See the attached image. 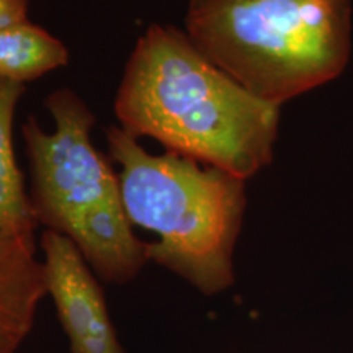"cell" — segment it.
<instances>
[{
  "label": "cell",
  "instance_id": "obj_1",
  "mask_svg": "<svg viewBox=\"0 0 353 353\" xmlns=\"http://www.w3.org/2000/svg\"><path fill=\"white\" fill-rule=\"evenodd\" d=\"M114 113L132 138L239 176L272 162L280 107L260 100L206 59L187 33L151 25L128 59Z\"/></svg>",
  "mask_w": 353,
  "mask_h": 353
},
{
  "label": "cell",
  "instance_id": "obj_2",
  "mask_svg": "<svg viewBox=\"0 0 353 353\" xmlns=\"http://www.w3.org/2000/svg\"><path fill=\"white\" fill-rule=\"evenodd\" d=\"M185 28L216 68L280 107L345 69L352 0H190Z\"/></svg>",
  "mask_w": 353,
  "mask_h": 353
},
{
  "label": "cell",
  "instance_id": "obj_3",
  "mask_svg": "<svg viewBox=\"0 0 353 353\" xmlns=\"http://www.w3.org/2000/svg\"><path fill=\"white\" fill-rule=\"evenodd\" d=\"M107 143L121 167L118 179L128 219L159 237L145 244L148 260L203 293L231 285L245 180L170 151L154 156L118 126L108 128Z\"/></svg>",
  "mask_w": 353,
  "mask_h": 353
},
{
  "label": "cell",
  "instance_id": "obj_4",
  "mask_svg": "<svg viewBox=\"0 0 353 353\" xmlns=\"http://www.w3.org/2000/svg\"><path fill=\"white\" fill-rule=\"evenodd\" d=\"M54 130L34 117L23 125L39 223L69 237L110 281H128L148 262L123 205L120 179L92 144L94 113L77 94L59 88L46 99Z\"/></svg>",
  "mask_w": 353,
  "mask_h": 353
},
{
  "label": "cell",
  "instance_id": "obj_5",
  "mask_svg": "<svg viewBox=\"0 0 353 353\" xmlns=\"http://www.w3.org/2000/svg\"><path fill=\"white\" fill-rule=\"evenodd\" d=\"M41 247L48 294L56 304L72 353H123L100 286L77 245L64 234L48 229Z\"/></svg>",
  "mask_w": 353,
  "mask_h": 353
},
{
  "label": "cell",
  "instance_id": "obj_6",
  "mask_svg": "<svg viewBox=\"0 0 353 353\" xmlns=\"http://www.w3.org/2000/svg\"><path fill=\"white\" fill-rule=\"evenodd\" d=\"M46 294L34 241L0 242V353H13L21 345Z\"/></svg>",
  "mask_w": 353,
  "mask_h": 353
},
{
  "label": "cell",
  "instance_id": "obj_7",
  "mask_svg": "<svg viewBox=\"0 0 353 353\" xmlns=\"http://www.w3.org/2000/svg\"><path fill=\"white\" fill-rule=\"evenodd\" d=\"M23 92V83L0 77V242L34 241L39 223L13 149V118Z\"/></svg>",
  "mask_w": 353,
  "mask_h": 353
},
{
  "label": "cell",
  "instance_id": "obj_8",
  "mask_svg": "<svg viewBox=\"0 0 353 353\" xmlns=\"http://www.w3.org/2000/svg\"><path fill=\"white\" fill-rule=\"evenodd\" d=\"M68 59V48L30 21L0 33V77L8 81H33L65 65Z\"/></svg>",
  "mask_w": 353,
  "mask_h": 353
},
{
  "label": "cell",
  "instance_id": "obj_9",
  "mask_svg": "<svg viewBox=\"0 0 353 353\" xmlns=\"http://www.w3.org/2000/svg\"><path fill=\"white\" fill-rule=\"evenodd\" d=\"M28 21V0H0V33Z\"/></svg>",
  "mask_w": 353,
  "mask_h": 353
}]
</instances>
